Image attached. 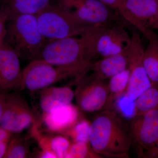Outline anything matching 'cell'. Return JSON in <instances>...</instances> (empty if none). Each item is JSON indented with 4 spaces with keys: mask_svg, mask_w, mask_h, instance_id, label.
<instances>
[{
    "mask_svg": "<svg viewBox=\"0 0 158 158\" xmlns=\"http://www.w3.org/2000/svg\"><path fill=\"white\" fill-rule=\"evenodd\" d=\"M89 144L102 157L127 158L132 142L130 130L119 115L106 109L99 111L90 122Z\"/></svg>",
    "mask_w": 158,
    "mask_h": 158,
    "instance_id": "1",
    "label": "cell"
},
{
    "mask_svg": "<svg viewBox=\"0 0 158 158\" xmlns=\"http://www.w3.org/2000/svg\"><path fill=\"white\" fill-rule=\"evenodd\" d=\"M6 41L25 60L37 59L47 41L38 27L36 15L19 14L8 18Z\"/></svg>",
    "mask_w": 158,
    "mask_h": 158,
    "instance_id": "2",
    "label": "cell"
},
{
    "mask_svg": "<svg viewBox=\"0 0 158 158\" xmlns=\"http://www.w3.org/2000/svg\"><path fill=\"white\" fill-rule=\"evenodd\" d=\"M124 24L98 25L82 36L85 39L87 59L90 63L95 59L118 53L130 45L131 40Z\"/></svg>",
    "mask_w": 158,
    "mask_h": 158,
    "instance_id": "3",
    "label": "cell"
},
{
    "mask_svg": "<svg viewBox=\"0 0 158 158\" xmlns=\"http://www.w3.org/2000/svg\"><path fill=\"white\" fill-rule=\"evenodd\" d=\"M37 59L74 69L83 78L89 71L91 64L87 60L86 44L82 35L47 42Z\"/></svg>",
    "mask_w": 158,
    "mask_h": 158,
    "instance_id": "4",
    "label": "cell"
},
{
    "mask_svg": "<svg viewBox=\"0 0 158 158\" xmlns=\"http://www.w3.org/2000/svg\"><path fill=\"white\" fill-rule=\"evenodd\" d=\"M36 15L40 31L47 42L81 36L96 26L86 23L76 18L56 1Z\"/></svg>",
    "mask_w": 158,
    "mask_h": 158,
    "instance_id": "5",
    "label": "cell"
},
{
    "mask_svg": "<svg viewBox=\"0 0 158 158\" xmlns=\"http://www.w3.org/2000/svg\"><path fill=\"white\" fill-rule=\"evenodd\" d=\"M68 78H74L77 84L82 77L74 69L53 65L43 59H35L22 70L18 90L38 91Z\"/></svg>",
    "mask_w": 158,
    "mask_h": 158,
    "instance_id": "6",
    "label": "cell"
},
{
    "mask_svg": "<svg viewBox=\"0 0 158 158\" xmlns=\"http://www.w3.org/2000/svg\"><path fill=\"white\" fill-rule=\"evenodd\" d=\"M56 2L74 17L89 24L97 25L110 23L129 24L115 10L99 0H56Z\"/></svg>",
    "mask_w": 158,
    "mask_h": 158,
    "instance_id": "7",
    "label": "cell"
},
{
    "mask_svg": "<svg viewBox=\"0 0 158 158\" xmlns=\"http://www.w3.org/2000/svg\"><path fill=\"white\" fill-rule=\"evenodd\" d=\"M4 106L0 126L11 134H18L36 121L34 112L23 98L16 92L3 94Z\"/></svg>",
    "mask_w": 158,
    "mask_h": 158,
    "instance_id": "8",
    "label": "cell"
},
{
    "mask_svg": "<svg viewBox=\"0 0 158 158\" xmlns=\"http://www.w3.org/2000/svg\"><path fill=\"white\" fill-rule=\"evenodd\" d=\"M130 46V78L126 93L129 98L135 101L148 88L152 86L143 64L144 48L140 35L132 33Z\"/></svg>",
    "mask_w": 158,
    "mask_h": 158,
    "instance_id": "9",
    "label": "cell"
},
{
    "mask_svg": "<svg viewBox=\"0 0 158 158\" xmlns=\"http://www.w3.org/2000/svg\"><path fill=\"white\" fill-rule=\"evenodd\" d=\"M77 85L75 98L80 110L93 113L105 110L109 94L108 83L85 77Z\"/></svg>",
    "mask_w": 158,
    "mask_h": 158,
    "instance_id": "10",
    "label": "cell"
},
{
    "mask_svg": "<svg viewBox=\"0 0 158 158\" xmlns=\"http://www.w3.org/2000/svg\"><path fill=\"white\" fill-rule=\"evenodd\" d=\"M130 134L138 156L156 145L158 140V110L135 116L131 120Z\"/></svg>",
    "mask_w": 158,
    "mask_h": 158,
    "instance_id": "11",
    "label": "cell"
},
{
    "mask_svg": "<svg viewBox=\"0 0 158 158\" xmlns=\"http://www.w3.org/2000/svg\"><path fill=\"white\" fill-rule=\"evenodd\" d=\"M20 59L5 40L0 46V94L18 89L22 73Z\"/></svg>",
    "mask_w": 158,
    "mask_h": 158,
    "instance_id": "12",
    "label": "cell"
},
{
    "mask_svg": "<svg viewBox=\"0 0 158 158\" xmlns=\"http://www.w3.org/2000/svg\"><path fill=\"white\" fill-rule=\"evenodd\" d=\"M130 44L118 53L104 57L91 62L89 69L91 74L89 77L97 81H105L128 68Z\"/></svg>",
    "mask_w": 158,
    "mask_h": 158,
    "instance_id": "13",
    "label": "cell"
},
{
    "mask_svg": "<svg viewBox=\"0 0 158 158\" xmlns=\"http://www.w3.org/2000/svg\"><path fill=\"white\" fill-rule=\"evenodd\" d=\"M80 109L72 103L43 113L41 121L49 132L63 135L81 118Z\"/></svg>",
    "mask_w": 158,
    "mask_h": 158,
    "instance_id": "14",
    "label": "cell"
},
{
    "mask_svg": "<svg viewBox=\"0 0 158 158\" xmlns=\"http://www.w3.org/2000/svg\"><path fill=\"white\" fill-rule=\"evenodd\" d=\"M39 91V106L42 114L48 113L63 105L71 103L75 98V92L67 86H52Z\"/></svg>",
    "mask_w": 158,
    "mask_h": 158,
    "instance_id": "15",
    "label": "cell"
},
{
    "mask_svg": "<svg viewBox=\"0 0 158 158\" xmlns=\"http://www.w3.org/2000/svg\"><path fill=\"white\" fill-rule=\"evenodd\" d=\"M126 3L140 22L151 30H158V0H126Z\"/></svg>",
    "mask_w": 158,
    "mask_h": 158,
    "instance_id": "16",
    "label": "cell"
},
{
    "mask_svg": "<svg viewBox=\"0 0 158 158\" xmlns=\"http://www.w3.org/2000/svg\"><path fill=\"white\" fill-rule=\"evenodd\" d=\"M56 0H3L1 8L8 18L19 14L36 15Z\"/></svg>",
    "mask_w": 158,
    "mask_h": 158,
    "instance_id": "17",
    "label": "cell"
},
{
    "mask_svg": "<svg viewBox=\"0 0 158 158\" xmlns=\"http://www.w3.org/2000/svg\"><path fill=\"white\" fill-rule=\"evenodd\" d=\"M40 132L39 129H34L31 131V135L37 141L40 149L52 152L57 158H64L71 144L70 139L61 134L46 136Z\"/></svg>",
    "mask_w": 158,
    "mask_h": 158,
    "instance_id": "18",
    "label": "cell"
},
{
    "mask_svg": "<svg viewBox=\"0 0 158 158\" xmlns=\"http://www.w3.org/2000/svg\"><path fill=\"white\" fill-rule=\"evenodd\" d=\"M148 40L144 50L143 64L152 86H158V36Z\"/></svg>",
    "mask_w": 158,
    "mask_h": 158,
    "instance_id": "19",
    "label": "cell"
},
{
    "mask_svg": "<svg viewBox=\"0 0 158 158\" xmlns=\"http://www.w3.org/2000/svg\"><path fill=\"white\" fill-rule=\"evenodd\" d=\"M129 69H125L110 79L108 83L109 94L106 109L112 110L114 100L127 90L129 81Z\"/></svg>",
    "mask_w": 158,
    "mask_h": 158,
    "instance_id": "20",
    "label": "cell"
},
{
    "mask_svg": "<svg viewBox=\"0 0 158 158\" xmlns=\"http://www.w3.org/2000/svg\"><path fill=\"white\" fill-rule=\"evenodd\" d=\"M156 110H158V86H152L136 100V116Z\"/></svg>",
    "mask_w": 158,
    "mask_h": 158,
    "instance_id": "21",
    "label": "cell"
},
{
    "mask_svg": "<svg viewBox=\"0 0 158 158\" xmlns=\"http://www.w3.org/2000/svg\"><path fill=\"white\" fill-rule=\"evenodd\" d=\"M28 138L12 137L4 158H26L31 156Z\"/></svg>",
    "mask_w": 158,
    "mask_h": 158,
    "instance_id": "22",
    "label": "cell"
},
{
    "mask_svg": "<svg viewBox=\"0 0 158 158\" xmlns=\"http://www.w3.org/2000/svg\"><path fill=\"white\" fill-rule=\"evenodd\" d=\"M90 124V122L81 117L63 135L72 140L73 142H82L89 144Z\"/></svg>",
    "mask_w": 158,
    "mask_h": 158,
    "instance_id": "23",
    "label": "cell"
},
{
    "mask_svg": "<svg viewBox=\"0 0 158 158\" xmlns=\"http://www.w3.org/2000/svg\"><path fill=\"white\" fill-rule=\"evenodd\" d=\"M113 107L123 118L132 119L136 116L135 101L129 98L126 92L114 100Z\"/></svg>",
    "mask_w": 158,
    "mask_h": 158,
    "instance_id": "24",
    "label": "cell"
},
{
    "mask_svg": "<svg viewBox=\"0 0 158 158\" xmlns=\"http://www.w3.org/2000/svg\"><path fill=\"white\" fill-rule=\"evenodd\" d=\"M64 158H102L94 151L90 144L82 142H72Z\"/></svg>",
    "mask_w": 158,
    "mask_h": 158,
    "instance_id": "25",
    "label": "cell"
},
{
    "mask_svg": "<svg viewBox=\"0 0 158 158\" xmlns=\"http://www.w3.org/2000/svg\"><path fill=\"white\" fill-rule=\"evenodd\" d=\"M110 8L115 10L122 17L127 19L131 16L126 3V0H99Z\"/></svg>",
    "mask_w": 158,
    "mask_h": 158,
    "instance_id": "26",
    "label": "cell"
},
{
    "mask_svg": "<svg viewBox=\"0 0 158 158\" xmlns=\"http://www.w3.org/2000/svg\"><path fill=\"white\" fill-rule=\"evenodd\" d=\"M8 19L7 15L0 9V46L2 45L6 40Z\"/></svg>",
    "mask_w": 158,
    "mask_h": 158,
    "instance_id": "27",
    "label": "cell"
},
{
    "mask_svg": "<svg viewBox=\"0 0 158 158\" xmlns=\"http://www.w3.org/2000/svg\"><path fill=\"white\" fill-rule=\"evenodd\" d=\"M11 133L0 126V144L5 142H9L12 137Z\"/></svg>",
    "mask_w": 158,
    "mask_h": 158,
    "instance_id": "28",
    "label": "cell"
},
{
    "mask_svg": "<svg viewBox=\"0 0 158 158\" xmlns=\"http://www.w3.org/2000/svg\"><path fill=\"white\" fill-rule=\"evenodd\" d=\"M142 158H158V146L154 145L144 153Z\"/></svg>",
    "mask_w": 158,
    "mask_h": 158,
    "instance_id": "29",
    "label": "cell"
},
{
    "mask_svg": "<svg viewBox=\"0 0 158 158\" xmlns=\"http://www.w3.org/2000/svg\"><path fill=\"white\" fill-rule=\"evenodd\" d=\"M37 158H57L55 153L50 151L41 150L37 153Z\"/></svg>",
    "mask_w": 158,
    "mask_h": 158,
    "instance_id": "30",
    "label": "cell"
},
{
    "mask_svg": "<svg viewBox=\"0 0 158 158\" xmlns=\"http://www.w3.org/2000/svg\"><path fill=\"white\" fill-rule=\"evenodd\" d=\"M4 101H3V94H0V121L2 115Z\"/></svg>",
    "mask_w": 158,
    "mask_h": 158,
    "instance_id": "31",
    "label": "cell"
},
{
    "mask_svg": "<svg viewBox=\"0 0 158 158\" xmlns=\"http://www.w3.org/2000/svg\"><path fill=\"white\" fill-rule=\"evenodd\" d=\"M156 146H158V140L157 141H156Z\"/></svg>",
    "mask_w": 158,
    "mask_h": 158,
    "instance_id": "32",
    "label": "cell"
},
{
    "mask_svg": "<svg viewBox=\"0 0 158 158\" xmlns=\"http://www.w3.org/2000/svg\"><path fill=\"white\" fill-rule=\"evenodd\" d=\"M0 1H1V0H0Z\"/></svg>",
    "mask_w": 158,
    "mask_h": 158,
    "instance_id": "33",
    "label": "cell"
},
{
    "mask_svg": "<svg viewBox=\"0 0 158 158\" xmlns=\"http://www.w3.org/2000/svg\"></svg>",
    "mask_w": 158,
    "mask_h": 158,
    "instance_id": "34",
    "label": "cell"
}]
</instances>
